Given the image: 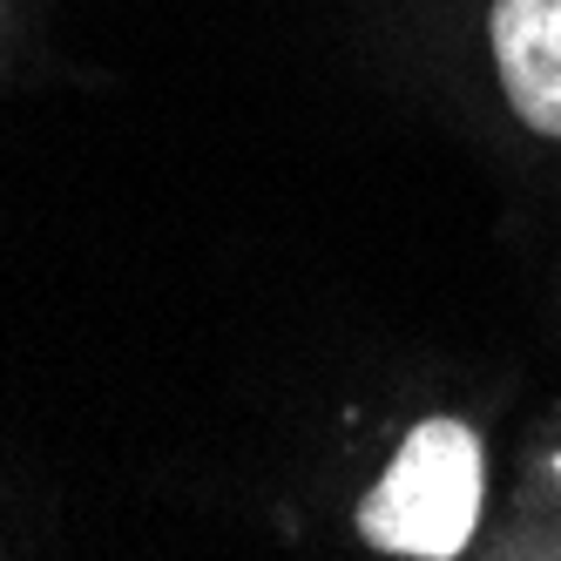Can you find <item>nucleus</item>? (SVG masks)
I'll return each instance as SVG.
<instances>
[{
    "mask_svg": "<svg viewBox=\"0 0 561 561\" xmlns=\"http://www.w3.org/2000/svg\"><path fill=\"white\" fill-rule=\"evenodd\" d=\"M480 520V439L460 420H420L379 488L358 501V535L379 554L447 561Z\"/></svg>",
    "mask_w": 561,
    "mask_h": 561,
    "instance_id": "1",
    "label": "nucleus"
},
{
    "mask_svg": "<svg viewBox=\"0 0 561 561\" xmlns=\"http://www.w3.org/2000/svg\"><path fill=\"white\" fill-rule=\"evenodd\" d=\"M494 61L520 123L561 136V0H494Z\"/></svg>",
    "mask_w": 561,
    "mask_h": 561,
    "instance_id": "2",
    "label": "nucleus"
}]
</instances>
